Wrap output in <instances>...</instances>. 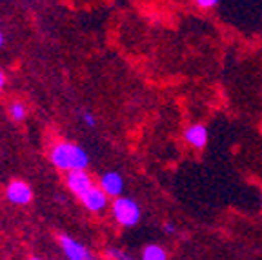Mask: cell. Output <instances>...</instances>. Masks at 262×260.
Segmentation results:
<instances>
[{"instance_id":"3957f363","label":"cell","mask_w":262,"mask_h":260,"mask_svg":"<svg viewBox=\"0 0 262 260\" xmlns=\"http://www.w3.org/2000/svg\"><path fill=\"white\" fill-rule=\"evenodd\" d=\"M58 246L64 253L66 260H97V256L91 253V249L80 240L73 239L71 235L60 233L58 235Z\"/></svg>"},{"instance_id":"ba28073f","label":"cell","mask_w":262,"mask_h":260,"mask_svg":"<svg viewBox=\"0 0 262 260\" xmlns=\"http://www.w3.org/2000/svg\"><path fill=\"white\" fill-rule=\"evenodd\" d=\"M184 138L191 147L202 149V147L208 144V129H206V126H202V124H191V126L186 127Z\"/></svg>"},{"instance_id":"6da1fadb","label":"cell","mask_w":262,"mask_h":260,"mask_svg":"<svg viewBox=\"0 0 262 260\" xmlns=\"http://www.w3.org/2000/svg\"><path fill=\"white\" fill-rule=\"evenodd\" d=\"M49 160L57 169L66 171H82L90 166V153L82 146L73 142H57L49 151Z\"/></svg>"},{"instance_id":"5b68a950","label":"cell","mask_w":262,"mask_h":260,"mask_svg":"<svg viewBox=\"0 0 262 260\" xmlns=\"http://www.w3.org/2000/svg\"><path fill=\"white\" fill-rule=\"evenodd\" d=\"M80 204L86 207L90 213H102L107 206H110V197L104 193V189L98 184H95L86 195H82Z\"/></svg>"},{"instance_id":"7a4b0ae2","label":"cell","mask_w":262,"mask_h":260,"mask_svg":"<svg viewBox=\"0 0 262 260\" xmlns=\"http://www.w3.org/2000/svg\"><path fill=\"white\" fill-rule=\"evenodd\" d=\"M111 216L122 228H135L137 224L140 222L142 211H140V206L135 199L117 197L111 202Z\"/></svg>"},{"instance_id":"9a60e30c","label":"cell","mask_w":262,"mask_h":260,"mask_svg":"<svg viewBox=\"0 0 262 260\" xmlns=\"http://www.w3.org/2000/svg\"><path fill=\"white\" fill-rule=\"evenodd\" d=\"M4 85H6V75L2 71V68H0V90H4Z\"/></svg>"},{"instance_id":"52a82bcc","label":"cell","mask_w":262,"mask_h":260,"mask_svg":"<svg viewBox=\"0 0 262 260\" xmlns=\"http://www.w3.org/2000/svg\"><path fill=\"white\" fill-rule=\"evenodd\" d=\"M98 186L102 187L104 193H106L110 199H117V197H122L124 179L119 171H106V173H102L100 179H98Z\"/></svg>"},{"instance_id":"4fadbf2b","label":"cell","mask_w":262,"mask_h":260,"mask_svg":"<svg viewBox=\"0 0 262 260\" xmlns=\"http://www.w3.org/2000/svg\"><path fill=\"white\" fill-rule=\"evenodd\" d=\"M195 4L202 9H211L219 4V0H195Z\"/></svg>"},{"instance_id":"8992f818","label":"cell","mask_w":262,"mask_h":260,"mask_svg":"<svg viewBox=\"0 0 262 260\" xmlns=\"http://www.w3.org/2000/svg\"><path fill=\"white\" fill-rule=\"evenodd\" d=\"M6 199L15 206H28L33 200V189L24 180H11L6 187Z\"/></svg>"},{"instance_id":"8fae6325","label":"cell","mask_w":262,"mask_h":260,"mask_svg":"<svg viewBox=\"0 0 262 260\" xmlns=\"http://www.w3.org/2000/svg\"><path fill=\"white\" fill-rule=\"evenodd\" d=\"M104 256H106L107 260H137L135 256L129 255V253L120 248H107L106 251H104Z\"/></svg>"},{"instance_id":"5bb4252c","label":"cell","mask_w":262,"mask_h":260,"mask_svg":"<svg viewBox=\"0 0 262 260\" xmlns=\"http://www.w3.org/2000/svg\"><path fill=\"white\" fill-rule=\"evenodd\" d=\"M164 231L168 233V235H171V233H175V224H171V222L164 224Z\"/></svg>"},{"instance_id":"7c38bea8","label":"cell","mask_w":262,"mask_h":260,"mask_svg":"<svg viewBox=\"0 0 262 260\" xmlns=\"http://www.w3.org/2000/svg\"><path fill=\"white\" fill-rule=\"evenodd\" d=\"M80 118L88 127H97V118L91 111H80Z\"/></svg>"},{"instance_id":"9c48e42d","label":"cell","mask_w":262,"mask_h":260,"mask_svg":"<svg viewBox=\"0 0 262 260\" xmlns=\"http://www.w3.org/2000/svg\"><path fill=\"white\" fill-rule=\"evenodd\" d=\"M140 260H168V251L159 244H147L140 253Z\"/></svg>"},{"instance_id":"e0dca14e","label":"cell","mask_w":262,"mask_h":260,"mask_svg":"<svg viewBox=\"0 0 262 260\" xmlns=\"http://www.w3.org/2000/svg\"><path fill=\"white\" fill-rule=\"evenodd\" d=\"M26 260H44L42 256H29V258H26Z\"/></svg>"},{"instance_id":"30bf717a","label":"cell","mask_w":262,"mask_h":260,"mask_svg":"<svg viewBox=\"0 0 262 260\" xmlns=\"http://www.w3.org/2000/svg\"><path fill=\"white\" fill-rule=\"evenodd\" d=\"M8 111H9V117H11L15 122H22V120L28 117V107H26V104H22V102H11Z\"/></svg>"},{"instance_id":"277c9868","label":"cell","mask_w":262,"mask_h":260,"mask_svg":"<svg viewBox=\"0 0 262 260\" xmlns=\"http://www.w3.org/2000/svg\"><path fill=\"white\" fill-rule=\"evenodd\" d=\"M66 186H68V189L77 199H80L82 195H86L91 187L95 186V182L90 173H86V169H82V171H70V173H66Z\"/></svg>"},{"instance_id":"2e32d148","label":"cell","mask_w":262,"mask_h":260,"mask_svg":"<svg viewBox=\"0 0 262 260\" xmlns=\"http://www.w3.org/2000/svg\"><path fill=\"white\" fill-rule=\"evenodd\" d=\"M4 48V33H2V29H0V49Z\"/></svg>"}]
</instances>
